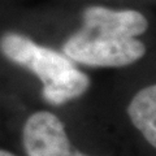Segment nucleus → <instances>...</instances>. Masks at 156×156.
Returning a JSON list of instances; mask_svg holds the SVG:
<instances>
[{"label": "nucleus", "instance_id": "obj_4", "mask_svg": "<svg viewBox=\"0 0 156 156\" xmlns=\"http://www.w3.org/2000/svg\"><path fill=\"white\" fill-rule=\"evenodd\" d=\"M98 111L130 156H156V62L109 73Z\"/></svg>", "mask_w": 156, "mask_h": 156}, {"label": "nucleus", "instance_id": "obj_2", "mask_svg": "<svg viewBox=\"0 0 156 156\" xmlns=\"http://www.w3.org/2000/svg\"><path fill=\"white\" fill-rule=\"evenodd\" d=\"M100 83L55 47L0 13V98L52 109L96 107Z\"/></svg>", "mask_w": 156, "mask_h": 156}, {"label": "nucleus", "instance_id": "obj_8", "mask_svg": "<svg viewBox=\"0 0 156 156\" xmlns=\"http://www.w3.org/2000/svg\"><path fill=\"white\" fill-rule=\"evenodd\" d=\"M16 5H20L18 0H0V13L4 11H8Z\"/></svg>", "mask_w": 156, "mask_h": 156}, {"label": "nucleus", "instance_id": "obj_1", "mask_svg": "<svg viewBox=\"0 0 156 156\" xmlns=\"http://www.w3.org/2000/svg\"><path fill=\"white\" fill-rule=\"evenodd\" d=\"M7 16L91 73L119 72L156 60L152 8L96 0L16 5Z\"/></svg>", "mask_w": 156, "mask_h": 156}, {"label": "nucleus", "instance_id": "obj_6", "mask_svg": "<svg viewBox=\"0 0 156 156\" xmlns=\"http://www.w3.org/2000/svg\"><path fill=\"white\" fill-rule=\"evenodd\" d=\"M7 119L8 112L4 105L2 98H0V142L8 143V134H7Z\"/></svg>", "mask_w": 156, "mask_h": 156}, {"label": "nucleus", "instance_id": "obj_5", "mask_svg": "<svg viewBox=\"0 0 156 156\" xmlns=\"http://www.w3.org/2000/svg\"><path fill=\"white\" fill-rule=\"evenodd\" d=\"M96 2H104V3H111V4H119V5H131V7L152 8V9H154L156 0H96Z\"/></svg>", "mask_w": 156, "mask_h": 156}, {"label": "nucleus", "instance_id": "obj_3", "mask_svg": "<svg viewBox=\"0 0 156 156\" xmlns=\"http://www.w3.org/2000/svg\"><path fill=\"white\" fill-rule=\"evenodd\" d=\"M8 143L22 156H130L98 111L4 101Z\"/></svg>", "mask_w": 156, "mask_h": 156}, {"label": "nucleus", "instance_id": "obj_7", "mask_svg": "<svg viewBox=\"0 0 156 156\" xmlns=\"http://www.w3.org/2000/svg\"><path fill=\"white\" fill-rule=\"evenodd\" d=\"M0 156H22V155L9 143L0 142Z\"/></svg>", "mask_w": 156, "mask_h": 156}]
</instances>
